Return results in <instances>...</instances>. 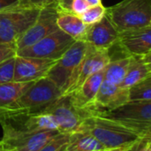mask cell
Returning <instances> with one entry per match:
<instances>
[{
	"label": "cell",
	"mask_w": 151,
	"mask_h": 151,
	"mask_svg": "<svg viewBox=\"0 0 151 151\" xmlns=\"http://www.w3.org/2000/svg\"><path fill=\"white\" fill-rule=\"evenodd\" d=\"M7 125L12 128L22 132H40L46 130H58L52 116L44 113L19 114L0 119V125Z\"/></svg>",
	"instance_id": "14"
},
{
	"label": "cell",
	"mask_w": 151,
	"mask_h": 151,
	"mask_svg": "<svg viewBox=\"0 0 151 151\" xmlns=\"http://www.w3.org/2000/svg\"><path fill=\"white\" fill-rule=\"evenodd\" d=\"M58 12L57 7H47L40 10L34 24L15 43L17 51L31 45L44 36L58 29L57 25Z\"/></svg>",
	"instance_id": "10"
},
{
	"label": "cell",
	"mask_w": 151,
	"mask_h": 151,
	"mask_svg": "<svg viewBox=\"0 0 151 151\" xmlns=\"http://www.w3.org/2000/svg\"><path fill=\"white\" fill-rule=\"evenodd\" d=\"M17 54V48L15 44L12 43H0V63L15 57Z\"/></svg>",
	"instance_id": "28"
},
{
	"label": "cell",
	"mask_w": 151,
	"mask_h": 151,
	"mask_svg": "<svg viewBox=\"0 0 151 151\" xmlns=\"http://www.w3.org/2000/svg\"><path fill=\"white\" fill-rule=\"evenodd\" d=\"M92 113L116 120L143 139L150 138L151 101H129L114 109Z\"/></svg>",
	"instance_id": "3"
},
{
	"label": "cell",
	"mask_w": 151,
	"mask_h": 151,
	"mask_svg": "<svg viewBox=\"0 0 151 151\" xmlns=\"http://www.w3.org/2000/svg\"><path fill=\"white\" fill-rule=\"evenodd\" d=\"M58 1V0H19V4L41 10L47 7H57Z\"/></svg>",
	"instance_id": "27"
},
{
	"label": "cell",
	"mask_w": 151,
	"mask_h": 151,
	"mask_svg": "<svg viewBox=\"0 0 151 151\" xmlns=\"http://www.w3.org/2000/svg\"><path fill=\"white\" fill-rule=\"evenodd\" d=\"M105 12L106 7L101 3L94 6H90L81 15H80V17L85 24L90 25L99 21L105 15Z\"/></svg>",
	"instance_id": "24"
},
{
	"label": "cell",
	"mask_w": 151,
	"mask_h": 151,
	"mask_svg": "<svg viewBox=\"0 0 151 151\" xmlns=\"http://www.w3.org/2000/svg\"><path fill=\"white\" fill-rule=\"evenodd\" d=\"M73 0H58L57 9L58 12H68L72 13L71 12V5Z\"/></svg>",
	"instance_id": "30"
},
{
	"label": "cell",
	"mask_w": 151,
	"mask_h": 151,
	"mask_svg": "<svg viewBox=\"0 0 151 151\" xmlns=\"http://www.w3.org/2000/svg\"><path fill=\"white\" fill-rule=\"evenodd\" d=\"M35 82V81H11L8 83L0 84V109L5 108L14 102Z\"/></svg>",
	"instance_id": "20"
},
{
	"label": "cell",
	"mask_w": 151,
	"mask_h": 151,
	"mask_svg": "<svg viewBox=\"0 0 151 151\" xmlns=\"http://www.w3.org/2000/svg\"><path fill=\"white\" fill-rule=\"evenodd\" d=\"M85 1L89 4V6H94L102 3V0H85Z\"/></svg>",
	"instance_id": "33"
},
{
	"label": "cell",
	"mask_w": 151,
	"mask_h": 151,
	"mask_svg": "<svg viewBox=\"0 0 151 151\" xmlns=\"http://www.w3.org/2000/svg\"><path fill=\"white\" fill-rule=\"evenodd\" d=\"M129 101L128 88L111 84L104 79L95 98L93 106L89 108L93 112L114 109Z\"/></svg>",
	"instance_id": "15"
},
{
	"label": "cell",
	"mask_w": 151,
	"mask_h": 151,
	"mask_svg": "<svg viewBox=\"0 0 151 151\" xmlns=\"http://www.w3.org/2000/svg\"><path fill=\"white\" fill-rule=\"evenodd\" d=\"M138 143H139V142H138ZM138 143L135 144V145H134V146H132L130 149H128L127 151H136V150H137V146H138Z\"/></svg>",
	"instance_id": "35"
},
{
	"label": "cell",
	"mask_w": 151,
	"mask_h": 151,
	"mask_svg": "<svg viewBox=\"0 0 151 151\" xmlns=\"http://www.w3.org/2000/svg\"><path fill=\"white\" fill-rule=\"evenodd\" d=\"M151 145H150V138L143 139L142 140L137 146L136 151H151Z\"/></svg>",
	"instance_id": "32"
},
{
	"label": "cell",
	"mask_w": 151,
	"mask_h": 151,
	"mask_svg": "<svg viewBox=\"0 0 151 151\" xmlns=\"http://www.w3.org/2000/svg\"><path fill=\"white\" fill-rule=\"evenodd\" d=\"M40 9L19 4L0 12V43L15 44L34 24Z\"/></svg>",
	"instance_id": "6"
},
{
	"label": "cell",
	"mask_w": 151,
	"mask_h": 151,
	"mask_svg": "<svg viewBox=\"0 0 151 151\" xmlns=\"http://www.w3.org/2000/svg\"><path fill=\"white\" fill-rule=\"evenodd\" d=\"M57 25L59 29L75 40H79L82 36L88 26L80 16L68 12H58Z\"/></svg>",
	"instance_id": "18"
},
{
	"label": "cell",
	"mask_w": 151,
	"mask_h": 151,
	"mask_svg": "<svg viewBox=\"0 0 151 151\" xmlns=\"http://www.w3.org/2000/svg\"><path fill=\"white\" fill-rule=\"evenodd\" d=\"M130 149V148H129ZM128 149L126 148H118V149H111V150H107L106 151H127Z\"/></svg>",
	"instance_id": "34"
},
{
	"label": "cell",
	"mask_w": 151,
	"mask_h": 151,
	"mask_svg": "<svg viewBox=\"0 0 151 151\" xmlns=\"http://www.w3.org/2000/svg\"><path fill=\"white\" fill-rule=\"evenodd\" d=\"M19 0H0V12L18 5Z\"/></svg>",
	"instance_id": "31"
},
{
	"label": "cell",
	"mask_w": 151,
	"mask_h": 151,
	"mask_svg": "<svg viewBox=\"0 0 151 151\" xmlns=\"http://www.w3.org/2000/svg\"><path fill=\"white\" fill-rule=\"evenodd\" d=\"M151 77V53L143 56L132 57L130 65L120 86L129 88Z\"/></svg>",
	"instance_id": "17"
},
{
	"label": "cell",
	"mask_w": 151,
	"mask_h": 151,
	"mask_svg": "<svg viewBox=\"0 0 151 151\" xmlns=\"http://www.w3.org/2000/svg\"><path fill=\"white\" fill-rule=\"evenodd\" d=\"M89 7V4L85 0H73L71 5V12L72 13L80 16Z\"/></svg>",
	"instance_id": "29"
},
{
	"label": "cell",
	"mask_w": 151,
	"mask_h": 151,
	"mask_svg": "<svg viewBox=\"0 0 151 151\" xmlns=\"http://www.w3.org/2000/svg\"><path fill=\"white\" fill-rule=\"evenodd\" d=\"M77 132H84L94 136L105 150L129 149L142 140L137 133L111 118L92 113L87 117Z\"/></svg>",
	"instance_id": "1"
},
{
	"label": "cell",
	"mask_w": 151,
	"mask_h": 151,
	"mask_svg": "<svg viewBox=\"0 0 151 151\" xmlns=\"http://www.w3.org/2000/svg\"><path fill=\"white\" fill-rule=\"evenodd\" d=\"M61 133L58 130H46L32 133L27 140L12 151H38L49 141Z\"/></svg>",
	"instance_id": "22"
},
{
	"label": "cell",
	"mask_w": 151,
	"mask_h": 151,
	"mask_svg": "<svg viewBox=\"0 0 151 151\" xmlns=\"http://www.w3.org/2000/svg\"><path fill=\"white\" fill-rule=\"evenodd\" d=\"M105 148L91 134L75 132L70 134V141L65 151H97Z\"/></svg>",
	"instance_id": "21"
},
{
	"label": "cell",
	"mask_w": 151,
	"mask_h": 151,
	"mask_svg": "<svg viewBox=\"0 0 151 151\" xmlns=\"http://www.w3.org/2000/svg\"><path fill=\"white\" fill-rule=\"evenodd\" d=\"M70 141V134L59 133L50 141H49L43 147L38 151H65Z\"/></svg>",
	"instance_id": "25"
},
{
	"label": "cell",
	"mask_w": 151,
	"mask_h": 151,
	"mask_svg": "<svg viewBox=\"0 0 151 151\" xmlns=\"http://www.w3.org/2000/svg\"><path fill=\"white\" fill-rule=\"evenodd\" d=\"M61 91L47 77L36 80L11 105L0 109V119L19 115L39 113L62 96Z\"/></svg>",
	"instance_id": "2"
},
{
	"label": "cell",
	"mask_w": 151,
	"mask_h": 151,
	"mask_svg": "<svg viewBox=\"0 0 151 151\" xmlns=\"http://www.w3.org/2000/svg\"><path fill=\"white\" fill-rule=\"evenodd\" d=\"M119 31L113 26L109 18L104 15L99 21L88 25L87 28L79 40L98 49L109 50L118 40Z\"/></svg>",
	"instance_id": "11"
},
{
	"label": "cell",
	"mask_w": 151,
	"mask_h": 151,
	"mask_svg": "<svg viewBox=\"0 0 151 151\" xmlns=\"http://www.w3.org/2000/svg\"><path fill=\"white\" fill-rule=\"evenodd\" d=\"M107 150H97V151H106Z\"/></svg>",
	"instance_id": "36"
},
{
	"label": "cell",
	"mask_w": 151,
	"mask_h": 151,
	"mask_svg": "<svg viewBox=\"0 0 151 151\" xmlns=\"http://www.w3.org/2000/svg\"><path fill=\"white\" fill-rule=\"evenodd\" d=\"M39 113L49 114L55 119L58 129L62 133L71 134L80 128L82 122L92 115L89 109H78L71 101L68 95H62Z\"/></svg>",
	"instance_id": "7"
},
{
	"label": "cell",
	"mask_w": 151,
	"mask_h": 151,
	"mask_svg": "<svg viewBox=\"0 0 151 151\" xmlns=\"http://www.w3.org/2000/svg\"><path fill=\"white\" fill-rule=\"evenodd\" d=\"M129 101H151V77L128 88Z\"/></svg>",
	"instance_id": "23"
},
{
	"label": "cell",
	"mask_w": 151,
	"mask_h": 151,
	"mask_svg": "<svg viewBox=\"0 0 151 151\" xmlns=\"http://www.w3.org/2000/svg\"><path fill=\"white\" fill-rule=\"evenodd\" d=\"M110 61L111 55L109 50L98 49L88 44L85 56L81 62L76 78L71 88L65 95L70 94L78 89L89 76L105 68Z\"/></svg>",
	"instance_id": "13"
},
{
	"label": "cell",
	"mask_w": 151,
	"mask_h": 151,
	"mask_svg": "<svg viewBox=\"0 0 151 151\" xmlns=\"http://www.w3.org/2000/svg\"><path fill=\"white\" fill-rule=\"evenodd\" d=\"M88 45L82 40H75L69 49L49 69L46 77L58 86L63 95L73 85Z\"/></svg>",
	"instance_id": "5"
},
{
	"label": "cell",
	"mask_w": 151,
	"mask_h": 151,
	"mask_svg": "<svg viewBox=\"0 0 151 151\" xmlns=\"http://www.w3.org/2000/svg\"><path fill=\"white\" fill-rule=\"evenodd\" d=\"M105 15L119 32L151 26V0H122L106 7Z\"/></svg>",
	"instance_id": "4"
},
{
	"label": "cell",
	"mask_w": 151,
	"mask_h": 151,
	"mask_svg": "<svg viewBox=\"0 0 151 151\" xmlns=\"http://www.w3.org/2000/svg\"><path fill=\"white\" fill-rule=\"evenodd\" d=\"M104 68L91 76H89L81 85L67 94L72 103L78 109H89L93 106L95 98L99 90V87L104 81Z\"/></svg>",
	"instance_id": "16"
},
{
	"label": "cell",
	"mask_w": 151,
	"mask_h": 151,
	"mask_svg": "<svg viewBox=\"0 0 151 151\" xmlns=\"http://www.w3.org/2000/svg\"><path fill=\"white\" fill-rule=\"evenodd\" d=\"M15 57L10 58L0 63V84L13 81Z\"/></svg>",
	"instance_id": "26"
},
{
	"label": "cell",
	"mask_w": 151,
	"mask_h": 151,
	"mask_svg": "<svg viewBox=\"0 0 151 151\" xmlns=\"http://www.w3.org/2000/svg\"><path fill=\"white\" fill-rule=\"evenodd\" d=\"M125 56L137 57L151 53V26L119 32L115 44Z\"/></svg>",
	"instance_id": "9"
},
{
	"label": "cell",
	"mask_w": 151,
	"mask_h": 151,
	"mask_svg": "<svg viewBox=\"0 0 151 151\" xmlns=\"http://www.w3.org/2000/svg\"><path fill=\"white\" fill-rule=\"evenodd\" d=\"M75 42V39L57 29L36 43L17 51V56L58 60Z\"/></svg>",
	"instance_id": "8"
},
{
	"label": "cell",
	"mask_w": 151,
	"mask_h": 151,
	"mask_svg": "<svg viewBox=\"0 0 151 151\" xmlns=\"http://www.w3.org/2000/svg\"><path fill=\"white\" fill-rule=\"evenodd\" d=\"M132 57L125 55L117 59H111L104 68V79L111 84L120 85L125 78Z\"/></svg>",
	"instance_id": "19"
},
{
	"label": "cell",
	"mask_w": 151,
	"mask_h": 151,
	"mask_svg": "<svg viewBox=\"0 0 151 151\" xmlns=\"http://www.w3.org/2000/svg\"><path fill=\"white\" fill-rule=\"evenodd\" d=\"M58 60L15 56L13 81H36L46 77L49 69Z\"/></svg>",
	"instance_id": "12"
}]
</instances>
